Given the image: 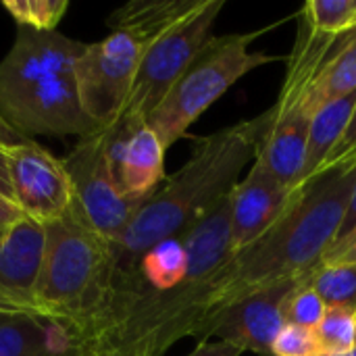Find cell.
Here are the masks:
<instances>
[{
	"mask_svg": "<svg viewBox=\"0 0 356 356\" xmlns=\"http://www.w3.org/2000/svg\"><path fill=\"white\" fill-rule=\"evenodd\" d=\"M269 125L271 115L267 111L196 140L190 159L173 175L165 177L123 234L111 242L108 294L131 275L150 248L186 236L232 194L244 167L254 163Z\"/></svg>",
	"mask_w": 356,
	"mask_h": 356,
	"instance_id": "1",
	"label": "cell"
},
{
	"mask_svg": "<svg viewBox=\"0 0 356 356\" xmlns=\"http://www.w3.org/2000/svg\"><path fill=\"white\" fill-rule=\"evenodd\" d=\"M355 186L356 159H350L298 188L275 225L250 246L232 252L219 269L209 313L257 290L311 273L338 240Z\"/></svg>",
	"mask_w": 356,
	"mask_h": 356,
	"instance_id": "2",
	"label": "cell"
},
{
	"mask_svg": "<svg viewBox=\"0 0 356 356\" xmlns=\"http://www.w3.org/2000/svg\"><path fill=\"white\" fill-rule=\"evenodd\" d=\"M190 271L171 292L144 296L111 313L90 334L92 348L106 356H163L194 338L209 313L213 282L232 257L229 196L184 236Z\"/></svg>",
	"mask_w": 356,
	"mask_h": 356,
	"instance_id": "3",
	"label": "cell"
},
{
	"mask_svg": "<svg viewBox=\"0 0 356 356\" xmlns=\"http://www.w3.org/2000/svg\"><path fill=\"white\" fill-rule=\"evenodd\" d=\"M83 42L58 31L17 29V38L0 60V115L23 138L77 136L90 138L100 127L83 113L75 67Z\"/></svg>",
	"mask_w": 356,
	"mask_h": 356,
	"instance_id": "4",
	"label": "cell"
},
{
	"mask_svg": "<svg viewBox=\"0 0 356 356\" xmlns=\"http://www.w3.org/2000/svg\"><path fill=\"white\" fill-rule=\"evenodd\" d=\"M111 284V244L90 225L77 202L44 225V254L35 284L40 313L81 327L88 338Z\"/></svg>",
	"mask_w": 356,
	"mask_h": 356,
	"instance_id": "5",
	"label": "cell"
},
{
	"mask_svg": "<svg viewBox=\"0 0 356 356\" xmlns=\"http://www.w3.org/2000/svg\"><path fill=\"white\" fill-rule=\"evenodd\" d=\"M275 25L248 33L213 35L169 90L163 102L150 113L146 123L154 129L165 150L188 136V129L200 115L213 106L234 83L250 71L280 60V56L252 52L250 44Z\"/></svg>",
	"mask_w": 356,
	"mask_h": 356,
	"instance_id": "6",
	"label": "cell"
},
{
	"mask_svg": "<svg viewBox=\"0 0 356 356\" xmlns=\"http://www.w3.org/2000/svg\"><path fill=\"white\" fill-rule=\"evenodd\" d=\"M296 19L298 33L288 56L286 79L277 102L269 108L271 125L254 159V163L294 190L302 173L309 125L313 119V79L338 38L315 31L300 13Z\"/></svg>",
	"mask_w": 356,
	"mask_h": 356,
	"instance_id": "7",
	"label": "cell"
},
{
	"mask_svg": "<svg viewBox=\"0 0 356 356\" xmlns=\"http://www.w3.org/2000/svg\"><path fill=\"white\" fill-rule=\"evenodd\" d=\"M223 6L225 0H204L194 15L144 48L140 69L121 117L138 121H146L150 117L192 65L196 54L213 38V27Z\"/></svg>",
	"mask_w": 356,
	"mask_h": 356,
	"instance_id": "8",
	"label": "cell"
},
{
	"mask_svg": "<svg viewBox=\"0 0 356 356\" xmlns=\"http://www.w3.org/2000/svg\"><path fill=\"white\" fill-rule=\"evenodd\" d=\"M144 46L125 31L86 44L77 67V94L83 113L100 127H111L125 111Z\"/></svg>",
	"mask_w": 356,
	"mask_h": 356,
	"instance_id": "9",
	"label": "cell"
},
{
	"mask_svg": "<svg viewBox=\"0 0 356 356\" xmlns=\"http://www.w3.org/2000/svg\"><path fill=\"white\" fill-rule=\"evenodd\" d=\"M63 165L83 217L108 244L115 242L144 202H136L119 190L106 156L104 129L79 140Z\"/></svg>",
	"mask_w": 356,
	"mask_h": 356,
	"instance_id": "10",
	"label": "cell"
},
{
	"mask_svg": "<svg viewBox=\"0 0 356 356\" xmlns=\"http://www.w3.org/2000/svg\"><path fill=\"white\" fill-rule=\"evenodd\" d=\"M300 280L302 277L273 284L211 311L198 325L194 338L198 342H211V338L217 336L238 346L242 353L271 356V346L286 325L284 305Z\"/></svg>",
	"mask_w": 356,
	"mask_h": 356,
	"instance_id": "11",
	"label": "cell"
},
{
	"mask_svg": "<svg viewBox=\"0 0 356 356\" xmlns=\"http://www.w3.org/2000/svg\"><path fill=\"white\" fill-rule=\"evenodd\" d=\"M13 196L23 215L40 225L60 219L75 202L71 177L60 159L33 140L6 148Z\"/></svg>",
	"mask_w": 356,
	"mask_h": 356,
	"instance_id": "12",
	"label": "cell"
},
{
	"mask_svg": "<svg viewBox=\"0 0 356 356\" xmlns=\"http://www.w3.org/2000/svg\"><path fill=\"white\" fill-rule=\"evenodd\" d=\"M106 156L119 190L146 202L165 181V146L146 121L119 117L104 129Z\"/></svg>",
	"mask_w": 356,
	"mask_h": 356,
	"instance_id": "13",
	"label": "cell"
},
{
	"mask_svg": "<svg viewBox=\"0 0 356 356\" xmlns=\"http://www.w3.org/2000/svg\"><path fill=\"white\" fill-rule=\"evenodd\" d=\"M294 196V188L271 175L259 163H252L246 177L229 194L232 250L238 252L265 236L288 211Z\"/></svg>",
	"mask_w": 356,
	"mask_h": 356,
	"instance_id": "14",
	"label": "cell"
},
{
	"mask_svg": "<svg viewBox=\"0 0 356 356\" xmlns=\"http://www.w3.org/2000/svg\"><path fill=\"white\" fill-rule=\"evenodd\" d=\"M88 334L67 319L23 311L0 315V356H86Z\"/></svg>",
	"mask_w": 356,
	"mask_h": 356,
	"instance_id": "15",
	"label": "cell"
},
{
	"mask_svg": "<svg viewBox=\"0 0 356 356\" xmlns=\"http://www.w3.org/2000/svg\"><path fill=\"white\" fill-rule=\"evenodd\" d=\"M44 254V225L25 219L0 246V305L38 311L35 284Z\"/></svg>",
	"mask_w": 356,
	"mask_h": 356,
	"instance_id": "16",
	"label": "cell"
},
{
	"mask_svg": "<svg viewBox=\"0 0 356 356\" xmlns=\"http://www.w3.org/2000/svg\"><path fill=\"white\" fill-rule=\"evenodd\" d=\"M204 0H131L106 19L113 31L134 35L144 48L194 15Z\"/></svg>",
	"mask_w": 356,
	"mask_h": 356,
	"instance_id": "17",
	"label": "cell"
},
{
	"mask_svg": "<svg viewBox=\"0 0 356 356\" xmlns=\"http://www.w3.org/2000/svg\"><path fill=\"white\" fill-rule=\"evenodd\" d=\"M355 108L356 92H353L348 96L336 98V100L319 106L313 113V119L309 125L307 150H305V165H302V173H300L296 190L307 186L313 177L319 175L321 167L325 165V161L330 159V154L342 140V136L353 119Z\"/></svg>",
	"mask_w": 356,
	"mask_h": 356,
	"instance_id": "18",
	"label": "cell"
},
{
	"mask_svg": "<svg viewBox=\"0 0 356 356\" xmlns=\"http://www.w3.org/2000/svg\"><path fill=\"white\" fill-rule=\"evenodd\" d=\"M353 92H356V29L338 35L321 63L311 88L313 113Z\"/></svg>",
	"mask_w": 356,
	"mask_h": 356,
	"instance_id": "19",
	"label": "cell"
},
{
	"mask_svg": "<svg viewBox=\"0 0 356 356\" xmlns=\"http://www.w3.org/2000/svg\"><path fill=\"white\" fill-rule=\"evenodd\" d=\"M309 284L327 307L356 311V265L321 263L309 273Z\"/></svg>",
	"mask_w": 356,
	"mask_h": 356,
	"instance_id": "20",
	"label": "cell"
},
{
	"mask_svg": "<svg viewBox=\"0 0 356 356\" xmlns=\"http://www.w3.org/2000/svg\"><path fill=\"white\" fill-rule=\"evenodd\" d=\"M300 15L307 23L325 35H342L356 29V0H309Z\"/></svg>",
	"mask_w": 356,
	"mask_h": 356,
	"instance_id": "21",
	"label": "cell"
},
{
	"mask_svg": "<svg viewBox=\"0 0 356 356\" xmlns=\"http://www.w3.org/2000/svg\"><path fill=\"white\" fill-rule=\"evenodd\" d=\"M2 8L19 27L48 33L56 31L69 10V0H2Z\"/></svg>",
	"mask_w": 356,
	"mask_h": 356,
	"instance_id": "22",
	"label": "cell"
},
{
	"mask_svg": "<svg viewBox=\"0 0 356 356\" xmlns=\"http://www.w3.org/2000/svg\"><path fill=\"white\" fill-rule=\"evenodd\" d=\"M325 313H327V305L319 296V292L309 284V273H307L296 284V288L290 292V296L284 305L286 323L315 330L321 323V319L325 317Z\"/></svg>",
	"mask_w": 356,
	"mask_h": 356,
	"instance_id": "23",
	"label": "cell"
},
{
	"mask_svg": "<svg viewBox=\"0 0 356 356\" xmlns=\"http://www.w3.org/2000/svg\"><path fill=\"white\" fill-rule=\"evenodd\" d=\"M323 353H342L356 344V311L327 307L325 317L315 327Z\"/></svg>",
	"mask_w": 356,
	"mask_h": 356,
	"instance_id": "24",
	"label": "cell"
},
{
	"mask_svg": "<svg viewBox=\"0 0 356 356\" xmlns=\"http://www.w3.org/2000/svg\"><path fill=\"white\" fill-rule=\"evenodd\" d=\"M323 348L317 340L315 330L286 323L277 334L271 356H323Z\"/></svg>",
	"mask_w": 356,
	"mask_h": 356,
	"instance_id": "25",
	"label": "cell"
},
{
	"mask_svg": "<svg viewBox=\"0 0 356 356\" xmlns=\"http://www.w3.org/2000/svg\"><path fill=\"white\" fill-rule=\"evenodd\" d=\"M350 159H356V108L355 113H353V119H350L348 127H346V131H344V136H342V140L338 142V146L334 148V152L330 154V159L325 161V165L321 167L319 173L336 169V167L344 165Z\"/></svg>",
	"mask_w": 356,
	"mask_h": 356,
	"instance_id": "26",
	"label": "cell"
},
{
	"mask_svg": "<svg viewBox=\"0 0 356 356\" xmlns=\"http://www.w3.org/2000/svg\"><path fill=\"white\" fill-rule=\"evenodd\" d=\"M321 263H350V265H356V227L350 234H346L344 238H340L332 244V248L323 254Z\"/></svg>",
	"mask_w": 356,
	"mask_h": 356,
	"instance_id": "27",
	"label": "cell"
},
{
	"mask_svg": "<svg viewBox=\"0 0 356 356\" xmlns=\"http://www.w3.org/2000/svg\"><path fill=\"white\" fill-rule=\"evenodd\" d=\"M27 217L23 215V211L17 207L15 200L0 196V246L8 240V236L15 232V227L19 223H23Z\"/></svg>",
	"mask_w": 356,
	"mask_h": 356,
	"instance_id": "28",
	"label": "cell"
},
{
	"mask_svg": "<svg viewBox=\"0 0 356 356\" xmlns=\"http://www.w3.org/2000/svg\"><path fill=\"white\" fill-rule=\"evenodd\" d=\"M244 353L229 342H198V346L188 356H242Z\"/></svg>",
	"mask_w": 356,
	"mask_h": 356,
	"instance_id": "29",
	"label": "cell"
},
{
	"mask_svg": "<svg viewBox=\"0 0 356 356\" xmlns=\"http://www.w3.org/2000/svg\"><path fill=\"white\" fill-rule=\"evenodd\" d=\"M8 146H0V196L15 200L13 196V184H10V169H8Z\"/></svg>",
	"mask_w": 356,
	"mask_h": 356,
	"instance_id": "30",
	"label": "cell"
},
{
	"mask_svg": "<svg viewBox=\"0 0 356 356\" xmlns=\"http://www.w3.org/2000/svg\"><path fill=\"white\" fill-rule=\"evenodd\" d=\"M21 142H27V138H23L19 131H15L6 121L4 117L0 115V146H17Z\"/></svg>",
	"mask_w": 356,
	"mask_h": 356,
	"instance_id": "31",
	"label": "cell"
},
{
	"mask_svg": "<svg viewBox=\"0 0 356 356\" xmlns=\"http://www.w3.org/2000/svg\"><path fill=\"white\" fill-rule=\"evenodd\" d=\"M355 227H356V186H355V190H353L350 204H348L346 217H344V221H342V227H340V236H338V240H340V238H344L346 234H350Z\"/></svg>",
	"mask_w": 356,
	"mask_h": 356,
	"instance_id": "32",
	"label": "cell"
},
{
	"mask_svg": "<svg viewBox=\"0 0 356 356\" xmlns=\"http://www.w3.org/2000/svg\"><path fill=\"white\" fill-rule=\"evenodd\" d=\"M323 356H356V344L353 348H348V350H342V353H325Z\"/></svg>",
	"mask_w": 356,
	"mask_h": 356,
	"instance_id": "33",
	"label": "cell"
},
{
	"mask_svg": "<svg viewBox=\"0 0 356 356\" xmlns=\"http://www.w3.org/2000/svg\"><path fill=\"white\" fill-rule=\"evenodd\" d=\"M2 313H23V311H17V309H10V307L0 305V315H2Z\"/></svg>",
	"mask_w": 356,
	"mask_h": 356,
	"instance_id": "34",
	"label": "cell"
},
{
	"mask_svg": "<svg viewBox=\"0 0 356 356\" xmlns=\"http://www.w3.org/2000/svg\"><path fill=\"white\" fill-rule=\"evenodd\" d=\"M86 356H106V355H104V353H100V350H96V348H92V350H90Z\"/></svg>",
	"mask_w": 356,
	"mask_h": 356,
	"instance_id": "35",
	"label": "cell"
}]
</instances>
